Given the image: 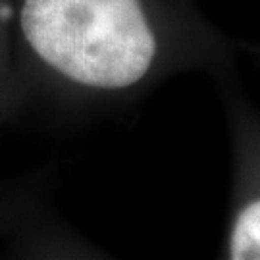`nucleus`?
<instances>
[{"mask_svg": "<svg viewBox=\"0 0 260 260\" xmlns=\"http://www.w3.org/2000/svg\"><path fill=\"white\" fill-rule=\"evenodd\" d=\"M19 25L48 68L83 87H129L156 54L139 0H23Z\"/></svg>", "mask_w": 260, "mask_h": 260, "instance_id": "obj_1", "label": "nucleus"}, {"mask_svg": "<svg viewBox=\"0 0 260 260\" xmlns=\"http://www.w3.org/2000/svg\"><path fill=\"white\" fill-rule=\"evenodd\" d=\"M230 258L260 260V201L245 206L233 225Z\"/></svg>", "mask_w": 260, "mask_h": 260, "instance_id": "obj_2", "label": "nucleus"}]
</instances>
